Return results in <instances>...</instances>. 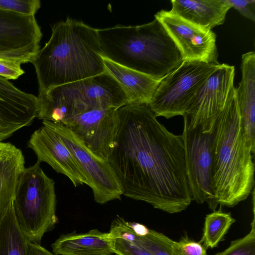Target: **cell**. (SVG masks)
Masks as SVG:
<instances>
[{
    "mask_svg": "<svg viewBox=\"0 0 255 255\" xmlns=\"http://www.w3.org/2000/svg\"><path fill=\"white\" fill-rule=\"evenodd\" d=\"M117 113L108 161L123 195L169 214L186 210L192 200L181 135L169 131L146 105L128 104Z\"/></svg>",
    "mask_w": 255,
    "mask_h": 255,
    "instance_id": "6da1fadb",
    "label": "cell"
},
{
    "mask_svg": "<svg viewBox=\"0 0 255 255\" xmlns=\"http://www.w3.org/2000/svg\"><path fill=\"white\" fill-rule=\"evenodd\" d=\"M31 63L38 93L106 71L97 29L69 17L52 26L49 40Z\"/></svg>",
    "mask_w": 255,
    "mask_h": 255,
    "instance_id": "7a4b0ae2",
    "label": "cell"
},
{
    "mask_svg": "<svg viewBox=\"0 0 255 255\" xmlns=\"http://www.w3.org/2000/svg\"><path fill=\"white\" fill-rule=\"evenodd\" d=\"M212 136L214 203L216 207H233L248 197L255 185V151L245 134L235 89L218 117Z\"/></svg>",
    "mask_w": 255,
    "mask_h": 255,
    "instance_id": "3957f363",
    "label": "cell"
},
{
    "mask_svg": "<svg viewBox=\"0 0 255 255\" xmlns=\"http://www.w3.org/2000/svg\"><path fill=\"white\" fill-rule=\"evenodd\" d=\"M102 56L161 80L183 59L178 47L157 19L137 26L97 29Z\"/></svg>",
    "mask_w": 255,
    "mask_h": 255,
    "instance_id": "277c9868",
    "label": "cell"
},
{
    "mask_svg": "<svg viewBox=\"0 0 255 255\" xmlns=\"http://www.w3.org/2000/svg\"><path fill=\"white\" fill-rule=\"evenodd\" d=\"M37 118L63 125L88 111L118 109L128 104L117 81L107 72L38 93Z\"/></svg>",
    "mask_w": 255,
    "mask_h": 255,
    "instance_id": "5b68a950",
    "label": "cell"
},
{
    "mask_svg": "<svg viewBox=\"0 0 255 255\" xmlns=\"http://www.w3.org/2000/svg\"><path fill=\"white\" fill-rule=\"evenodd\" d=\"M40 164L37 161L23 170L13 201L16 220L22 233L28 242L38 244L58 222L55 182Z\"/></svg>",
    "mask_w": 255,
    "mask_h": 255,
    "instance_id": "8992f818",
    "label": "cell"
},
{
    "mask_svg": "<svg viewBox=\"0 0 255 255\" xmlns=\"http://www.w3.org/2000/svg\"><path fill=\"white\" fill-rule=\"evenodd\" d=\"M220 65L183 61L161 80L147 106L156 117L183 116L200 87Z\"/></svg>",
    "mask_w": 255,
    "mask_h": 255,
    "instance_id": "52a82bcc",
    "label": "cell"
},
{
    "mask_svg": "<svg viewBox=\"0 0 255 255\" xmlns=\"http://www.w3.org/2000/svg\"><path fill=\"white\" fill-rule=\"evenodd\" d=\"M235 75L234 66L221 64L203 83L183 116L189 128L199 127L204 133H212L218 116L235 90Z\"/></svg>",
    "mask_w": 255,
    "mask_h": 255,
    "instance_id": "ba28073f",
    "label": "cell"
},
{
    "mask_svg": "<svg viewBox=\"0 0 255 255\" xmlns=\"http://www.w3.org/2000/svg\"><path fill=\"white\" fill-rule=\"evenodd\" d=\"M46 121L59 134L83 170L88 181V186L92 190L95 201L104 204L113 200H121L123 195V190L109 161L94 154L64 125Z\"/></svg>",
    "mask_w": 255,
    "mask_h": 255,
    "instance_id": "9c48e42d",
    "label": "cell"
},
{
    "mask_svg": "<svg viewBox=\"0 0 255 255\" xmlns=\"http://www.w3.org/2000/svg\"><path fill=\"white\" fill-rule=\"evenodd\" d=\"M181 136L184 146L186 177L192 200L198 204L207 203L214 211L217 207L212 185V133H204L199 127L189 128L184 121Z\"/></svg>",
    "mask_w": 255,
    "mask_h": 255,
    "instance_id": "30bf717a",
    "label": "cell"
},
{
    "mask_svg": "<svg viewBox=\"0 0 255 255\" xmlns=\"http://www.w3.org/2000/svg\"><path fill=\"white\" fill-rule=\"evenodd\" d=\"M42 36L35 15L0 9V61L32 63Z\"/></svg>",
    "mask_w": 255,
    "mask_h": 255,
    "instance_id": "8fae6325",
    "label": "cell"
},
{
    "mask_svg": "<svg viewBox=\"0 0 255 255\" xmlns=\"http://www.w3.org/2000/svg\"><path fill=\"white\" fill-rule=\"evenodd\" d=\"M179 49L183 61L218 63L216 35L212 29L188 22L161 10L154 15Z\"/></svg>",
    "mask_w": 255,
    "mask_h": 255,
    "instance_id": "7c38bea8",
    "label": "cell"
},
{
    "mask_svg": "<svg viewBox=\"0 0 255 255\" xmlns=\"http://www.w3.org/2000/svg\"><path fill=\"white\" fill-rule=\"evenodd\" d=\"M117 109L88 111L66 120L63 125L94 154L108 160L118 126Z\"/></svg>",
    "mask_w": 255,
    "mask_h": 255,
    "instance_id": "4fadbf2b",
    "label": "cell"
},
{
    "mask_svg": "<svg viewBox=\"0 0 255 255\" xmlns=\"http://www.w3.org/2000/svg\"><path fill=\"white\" fill-rule=\"evenodd\" d=\"M27 145L35 152L38 161L46 162L57 172L64 174L75 187L88 185L87 178L74 156L46 120L32 133Z\"/></svg>",
    "mask_w": 255,
    "mask_h": 255,
    "instance_id": "5bb4252c",
    "label": "cell"
},
{
    "mask_svg": "<svg viewBox=\"0 0 255 255\" xmlns=\"http://www.w3.org/2000/svg\"><path fill=\"white\" fill-rule=\"evenodd\" d=\"M37 97L15 87L0 76V142L37 118Z\"/></svg>",
    "mask_w": 255,
    "mask_h": 255,
    "instance_id": "9a60e30c",
    "label": "cell"
},
{
    "mask_svg": "<svg viewBox=\"0 0 255 255\" xmlns=\"http://www.w3.org/2000/svg\"><path fill=\"white\" fill-rule=\"evenodd\" d=\"M242 78L235 88L236 96L246 138L255 149V53L242 55Z\"/></svg>",
    "mask_w": 255,
    "mask_h": 255,
    "instance_id": "2e32d148",
    "label": "cell"
},
{
    "mask_svg": "<svg viewBox=\"0 0 255 255\" xmlns=\"http://www.w3.org/2000/svg\"><path fill=\"white\" fill-rule=\"evenodd\" d=\"M170 11L198 26L212 29L223 24L232 6L228 0H172Z\"/></svg>",
    "mask_w": 255,
    "mask_h": 255,
    "instance_id": "e0dca14e",
    "label": "cell"
},
{
    "mask_svg": "<svg viewBox=\"0 0 255 255\" xmlns=\"http://www.w3.org/2000/svg\"><path fill=\"white\" fill-rule=\"evenodd\" d=\"M21 150L9 142H0V222L13 206L19 177L25 168Z\"/></svg>",
    "mask_w": 255,
    "mask_h": 255,
    "instance_id": "ac0fdd59",
    "label": "cell"
},
{
    "mask_svg": "<svg viewBox=\"0 0 255 255\" xmlns=\"http://www.w3.org/2000/svg\"><path fill=\"white\" fill-rule=\"evenodd\" d=\"M102 57L106 71L121 86L128 104L148 105L161 80Z\"/></svg>",
    "mask_w": 255,
    "mask_h": 255,
    "instance_id": "d6986e66",
    "label": "cell"
},
{
    "mask_svg": "<svg viewBox=\"0 0 255 255\" xmlns=\"http://www.w3.org/2000/svg\"><path fill=\"white\" fill-rule=\"evenodd\" d=\"M55 255H112L113 239L97 229L62 235L51 245Z\"/></svg>",
    "mask_w": 255,
    "mask_h": 255,
    "instance_id": "ffe728a7",
    "label": "cell"
},
{
    "mask_svg": "<svg viewBox=\"0 0 255 255\" xmlns=\"http://www.w3.org/2000/svg\"><path fill=\"white\" fill-rule=\"evenodd\" d=\"M27 243L17 224L13 206L0 222V255H27Z\"/></svg>",
    "mask_w": 255,
    "mask_h": 255,
    "instance_id": "44dd1931",
    "label": "cell"
},
{
    "mask_svg": "<svg viewBox=\"0 0 255 255\" xmlns=\"http://www.w3.org/2000/svg\"><path fill=\"white\" fill-rule=\"evenodd\" d=\"M235 221L230 213L223 212L221 209L207 215L200 242L206 249L217 247Z\"/></svg>",
    "mask_w": 255,
    "mask_h": 255,
    "instance_id": "7402d4cb",
    "label": "cell"
},
{
    "mask_svg": "<svg viewBox=\"0 0 255 255\" xmlns=\"http://www.w3.org/2000/svg\"><path fill=\"white\" fill-rule=\"evenodd\" d=\"M173 241L160 232L149 229L148 233L142 236H138L134 232L130 242L142 246L153 255H174L172 249Z\"/></svg>",
    "mask_w": 255,
    "mask_h": 255,
    "instance_id": "603a6c76",
    "label": "cell"
},
{
    "mask_svg": "<svg viewBox=\"0 0 255 255\" xmlns=\"http://www.w3.org/2000/svg\"><path fill=\"white\" fill-rule=\"evenodd\" d=\"M214 255H255V215L249 233L242 238L232 241L226 249Z\"/></svg>",
    "mask_w": 255,
    "mask_h": 255,
    "instance_id": "cb8c5ba5",
    "label": "cell"
},
{
    "mask_svg": "<svg viewBox=\"0 0 255 255\" xmlns=\"http://www.w3.org/2000/svg\"><path fill=\"white\" fill-rule=\"evenodd\" d=\"M41 6L39 0H0V9L35 15Z\"/></svg>",
    "mask_w": 255,
    "mask_h": 255,
    "instance_id": "d4e9b609",
    "label": "cell"
},
{
    "mask_svg": "<svg viewBox=\"0 0 255 255\" xmlns=\"http://www.w3.org/2000/svg\"><path fill=\"white\" fill-rule=\"evenodd\" d=\"M172 249L174 255H207L205 247L187 235L183 236L178 241H173Z\"/></svg>",
    "mask_w": 255,
    "mask_h": 255,
    "instance_id": "484cf974",
    "label": "cell"
},
{
    "mask_svg": "<svg viewBox=\"0 0 255 255\" xmlns=\"http://www.w3.org/2000/svg\"><path fill=\"white\" fill-rule=\"evenodd\" d=\"M113 249L117 255H153L142 246L122 238L113 239Z\"/></svg>",
    "mask_w": 255,
    "mask_h": 255,
    "instance_id": "4316f807",
    "label": "cell"
},
{
    "mask_svg": "<svg viewBox=\"0 0 255 255\" xmlns=\"http://www.w3.org/2000/svg\"><path fill=\"white\" fill-rule=\"evenodd\" d=\"M232 8L236 9L242 15L255 21V0H228Z\"/></svg>",
    "mask_w": 255,
    "mask_h": 255,
    "instance_id": "83f0119b",
    "label": "cell"
},
{
    "mask_svg": "<svg viewBox=\"0 0 255 255\" xmlns=\"http://www.w3.org/2000/svg\"><path fill=\"white\" fill-rule=\"evenodd\" d=\"M27 255H55L51 253L40 244L28 242L27 246Z\"/></svg>",
    "mask_w": 255,
    "mask_h": 255,
    "instance_id": "f1b7e54d",
    "label": "cell"
},
{
    "mask_svg": "<svg viewBox=\"0 0 255 255\" xmlns=\"http://www.w3.org/2000/svg\"><path fill=\"white\" fill-rule=\"evenodd\" d=\"M129 224L135 233L138 236H144L146 235L149 231V229L146 227L139 223H129Z\"/></svg>",
    "mask_w": 255,
    "mask_h": 255,
    "instance_id": "f546056e",
    "label": "cell"
}]
</instances>
